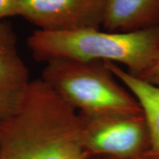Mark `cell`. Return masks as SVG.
<instances>
[{
    "label": "cell",
    "instance_id": "8992f818",
    "mask_svg": "<svg viewBox=\"0 0 159 159\" xmlns=\"http://www.w3.org/2000/svg\"><path fill=\"white\" fill-rule=\"evenodd\" d=\"M30 81L14 29L11 23L0 21V121L17 111Z\"/></svg>",
    "mask_w": 159,
    "mask_h": 159
},
{
    "label": "cell",
    "instance_id": "3957f363",
    "mask_svg": "<svg viewBox=\"0 0 159 159\" xmlns=\"http://www.w3.org/2000/svg\"><path fill=\"white\" fill-rule=\"evenodd\" d=\"M46 84L80 115H140L135 97L102 61L53 59L42 77Z\"/></svg>",
    "mask_w": 159,
    "mask_h": 159
},
{
    "label": "cell",
    "instance_id": "7a4b0ae2",
    "mask_svg": "<svg viewBox=\"0 0 159 159\" xmlns=\"http://www.w3.org/2000/svg\"><path fill=\"white\" fill-rule=\"evenodd\" d=\"M28 46L37 61L74 59L102 61L125 66L138 77L159 56V24L134 32H110L85 29L72 32L34 30L28 38Z\"/></svg>",
    "mask_w": 159,
    "mask_h": 159
},
{
    "label": "cell",
    "instance_id": "ba28073f",
    "mask_svg": "<svg viewBox=\"0 0 159 159\" xmlns=\"http://www.w3.org/2000/svg\"><path fill=\"white\" fill-rule=\"evenodd\" d=\"M116 78L135 97L147 121L150 145L145 159H159V88L137 78L117 64L104 62Z\"/></svg>",
    "mask_w": 159,
    "mask_h": 159
},
{
    "label": "cell",
    "instance_id": "8fae6325",
    "mask_svg": "<svg viewBox=\"0 0 159 159\" xmlns=\"http://www.w3.org/2000/svg\"><path fill=\"white\" fill-rule=\"evenodd\" d=\"M90 159H103L102 157H91Z\"/></svg>",
    "mask_w": 159,
    "mask_h": 159
},
{
    "label": "cell",
    "instance_id": "9c48e42d",
    "mask_svg": "<svg viewBox=\"0 0 159 159\" xmlns=\"http://www.w3.org/2000/svg\"><path fill=\"white\" fill-rule=\"evenodd\" d=\"M20 0H0V21L18 16Z\"/></svg>",
    "mask_w": 159,
    "mask_h": 159
},
{
    "label": "cell",
    "instance_id": "7c38bea8",
    "mask_svg": "<svg viewBox=\"0 0 159 159\" xmlns=\"http://www.w3.org/2000/svg\"><path fill=\"white\" fill-rule=\"evenodd\" d=\"M103 159H111V158H103ZM140 159H145V158H140Z\"/></svg>",
    "mask_w": 159,
    "mask_h": 159
},
{
    "label": "cell",
    "instance_id": "52a82bcc",
    "mask_svg": "<svg viewBox=\"0 0 159 159\" xmlns=\"http://www.w3.org/2000/svg\"><path fill=\"white\" fill-rule=\"evenodd\" d=\"M159 24V0H107L102 29L134 32Z\"/></svg>",
    "mask_w": 159,
    "mask_h": 159
},
{
    "label": "cell",
    "instance_id": "277c9868",
    "mask_svg": "<svg viewBox=\"0 0 159 159\" xmlns=\"http://www.w3.org/2000/svg\"><path fill=\"white\" fill-rule=\"evenodd\" d=\"M79 115L84 147L90 157L140 159L148 153L150 138L143 114Z\"/></svg>",
    "mask_w": 159,
    "mask_h": 159
},
{
    "label": "cell",
    "instance_id": "6da1fadb",
    "mask_svg": "<svg viewBox=\"0 0 159 159\" xmlns=\"http://www.w3.org/2000/svg\"><path fill=\"white\" fill-rule=\"evenodd\" d=\"M79 113L41 79L0 121V159H90Z\"/></svg>",
    "mask_w": 159,
    "mask_h": 159
},
{
    "label": "cell",
    "instance_id": "5b68a950",
    "mask_svg": "<svg viewBox=\"0 0 159 159\" xmlns=\"http://www.w3.org/2000/svg\"><path fill=\"white\" fill-rule=\"evenodd\" d=\"M106 4L107 0H20L18 16L42 31L101 29Z\"/></svg>",
    "mask_w": 159,
    "mask_h": 159
},
{
    "label": "cell",
    "instance_id": "30bf717a",
    "mask_svg": "<svg viewBox=\"0 0 159 159\" xmlns=\"http://www.w3.org/2000/svg\"><path fill=\"white\" fill-rule=\"evenodd\" d=\"M137 78L159 88V56L153 64Z\"/></svg>",
    "mask_w": 159,
    "mask_h": 159
}]
</instances>
